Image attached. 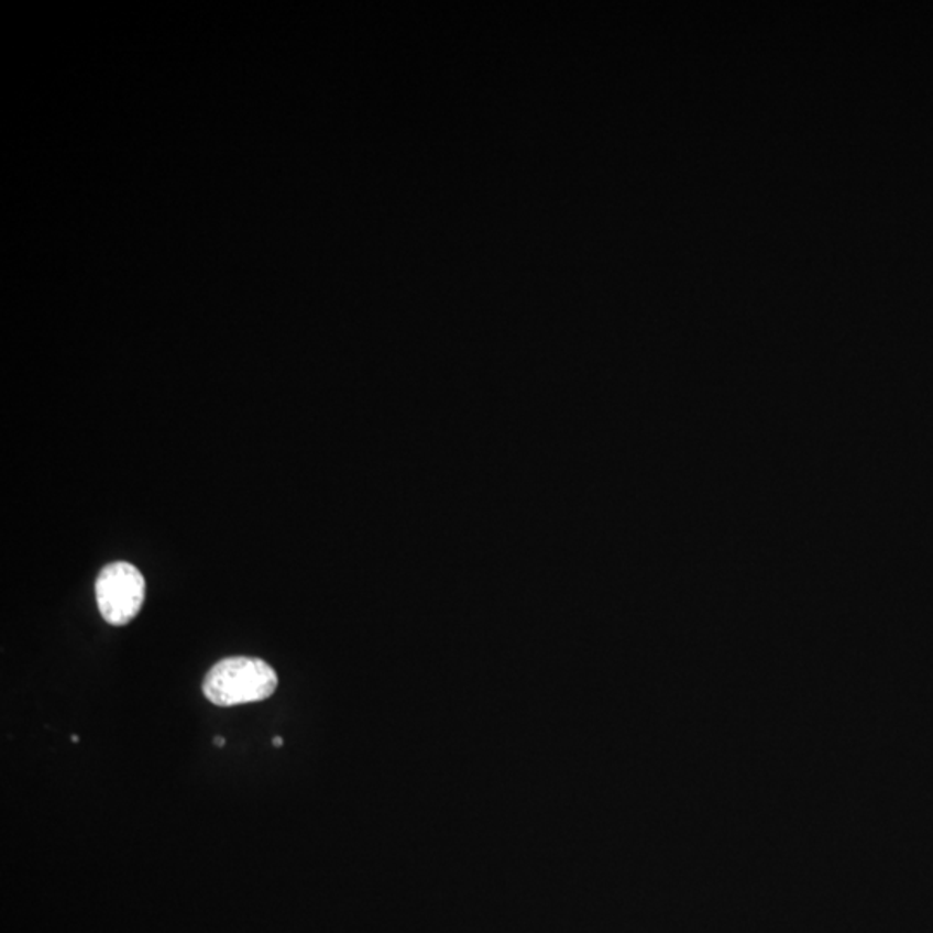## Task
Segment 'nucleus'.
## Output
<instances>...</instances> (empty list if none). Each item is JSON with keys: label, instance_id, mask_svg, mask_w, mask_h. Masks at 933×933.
I'll return each mask as SVG.
<instances>
[{"label": "nucleus", "instance_id": "f257e3e1", "mask_svg": "<svg viewBox=\"0 0 933 933\" xmlns=\"http://www.w3.org/2000/svg\"><path fill=\"white\" fill-rule=\"evenodd\" d=\"M277 672L256 657H229L220 660L206 674L202 693L218 707L254 704L274 695Z\"/></svg>", "mask_w": 933, "mask_h": 933}, {"label": "nucleus", "instance_id": "f03ea898", "mask_svg": "<svg viewBox=\"0 0 933 933\" xmlns=\"http://www.w3.org/2000/svg\"><path fill=\"white\" fill-rule=\"evenodd\" d=\"M96 599L106 623L127 626L138 617L144 605V575L132 563H109L97 575Z\"/></svg>", "mask_w": 933, "mask_h": 933}, {"label": "nucleus", "instance_id": "7ed1b4c3", "mask_svg": "<svg viewBox=\"0 0 933 933\" xmlns=\"http://www.w3.org/2000/svg\"><path fill=\"white\" fill-rule=\"evenodd\" d=\"M215 745H217V747H223V745H226V738H223V736H217V738H215Z\"/></svg>", "mask_w": 933, "mask_h": 933}, {"label": "nucleus", "instance_id": "20e7f679", "mask_svg": "<svg viewBox=\"0 0 933 933\" xmlns=\"http://www.w3.org/2000/svg\"><path fill=\"white\" fill-rule=\"evenodd\" d=\"M282 744H284V740H282L281 736H275V738H274L275 747H282Z\"/></svg>", "mask_w": 933, "mask_h": 933}, {"label": "nucleus", "instance_id": "39448f33", "mask_svg": "<svg viewBox=\"0 0 933 933\" xmlns=\"http://www.w3.org/2000/svg\"><path fill=\"white\" fill-rule=\"evenodd\" d=\"M72 740L77 742V744H78V742H80V738H78V735H73Z\"/></svg>", "mask_w": 933, "mask_h": 933}]
</instances>
